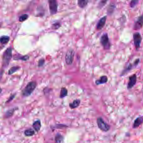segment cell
Segmentation results:
<instances>
[{
    "mask_svg": "<svg viewBox=\"0 0 143 143\" xmlns=\"http://www.w3.org/2000/svg\"><path fill=\"white\" fill-rule=\"evenodd\" d=\"M37 87V83L35 81H31L28 83L25 88L22 90V95L24 96H29L34 92Z\"/></svg>",
    "mask_w": 143,
    "mask_h": 143,
    "instance_id": "cell-1",
    "label": "cell"
},
{
    "mask_svg": "<svg viewBox=\"0 0 143 143\" xmlns=\"http://www.w3.org/2000/svg\"><path fill=\"white\" fill-rule=\"evenodd\" d=\"M11 58H12V48L11 47H9L4 51V53L3 54V67L6 68L8 66Z\"/></svg>",
    "mask_w": 143,
    "mask_h": 143,
    "instance_id": "cell-2",
    "label": "cell"
},
{
    "mask_svg": "<svg viewBox=\"0 0 143 143\" xmlns=\"http://www.w3.org/2000/svg\"><path fill=\"white\" fill-rule=\"evenodd\" d=\"M100 43L105 50L110 49L111 43L107 33H105L102 35L100 39Z\"/></svg>",
    "mask_w": 143,
    "mask_h": 143,
    "instance_id": "cell-3",
    "label": "cell"
},
{
    "mask_svg": "<svg viewBox=\"0 0 143 143\" xmlns=\"http://www.w3.org/2000/svg\"><path fill=\"white\" fill-rule=\"evenodd\" d=\"M98 127L103 132H107L110 129V125L105 122L102 117L98 118L96 120Z\"/></svg>",
    "mask_w": 143,
    "mask_h": 143,
    "instance_id": "cell-4",
    "label": "cell"
},
{
    "mask_svg": "<svg viewBox=\"0 0 143 143\" xmlns=\"http://www.w3.org/2000/svg\"><path fill=\"white\" fill-rule=\"evenodd\" d=\"M140 59L137 58L136 60H135V61H134V63H129L128 65H127L125 68L124 69V70L122 71V72H121L120 76H124L127 73H128L129 72H130L132 69H134V68L136 67L137 66L138 64H139L140 62Z\"/></svg>",
    "mask_w": 143,
    "mask_h": 143,
    "instance_id": "cell-5",
    "label": "cell"
},
{
    "mask_svg": "<svg viewBox=\"0 0 143 143\" xmlns=\"http://www.w3.org/2000/svg\"><path fill=\"white\" fill-rule=\"evenodd\" d=\"M133 40L136 49V50H139L140 48L142 41V36L139 32H136L134 33L133 34Z\"/></svg>",
    "mask_w": 143,
    "mask_h": 143,
    "instance_id": "cell-6",
    "label": "cell"
},
{
    "mask_svg": "<svg viewBox=\"0 0 143 143\" xmlns=\"http://www.w3.org/2000/svg\"><path fill=\"white\" fill-rule=\"evenodd\" d=\"M74 54V51L73 49H70L68 50L65 57V61L67 65H70L73 63Z\"/></svg>",
    "mask_w": 143,
    "mask_h": 143,
    "instance_id": "cell-7",
    "label": "cell"
},
{
    "mask_svg": "<svg viewBox=\"0 0 143 143\" xmlns=\"http://www.w3.org/2000/svg\"><path fill=\"white\" fill-rule=\"evenodd\" d=\"M50 13L51 15L56 14L58 11V3L56 0H48Z\"/></svg>",
    "mask_w": 143,
    "mask_h": 143,
    "instance_id": "cell-8",
    "label": "cell"
},
{
    "mask_svg": "<svg viewBox=\"0 0 143 143\" xmlns=\"http://www.w3.org/2000/svg\"><path fill=\"white\" fill-rule=\"evenodd\" d=\"M137 82V76L136 74L131 75L129 77V81L127 85V89L129 90L131 89L136 84Z\"/></svg>",
    "mask_w": 143,
    "mask_h": 143,
    "instance_id": "cell-9",
    "label": "cell"
},
{
    "mask_svg": "<svg viewBox=\"0 0 143 143\" xmlns=\"http://www.w3.org/2000/svg\"><path fill=\"white\" fill-rule=\"evenodd\" d=\"M143 26V14L139 16L134 23V29L136 30H139L142 29Z\"/></svg>",
    "mask_w": 143,
    "mask_h": 143,
    "instance_id": "cell-10",
    "label": "cell"
},
{
    "mask_svg": "<svg viewBox=\"0 0 143 143\" xmlns=\"http://www.w3.org/2000/svg\"><path fill=\"white\" fill-rule=\"evenodd\" d=\"M107 19V16H105L99 19L96 26V29L98 30H100L105 26Z\"/></svg>",
    "mask_w": 143,
    "mask_h": 143,
    "instance_id": "cell-11",
    "label": "cell"
},
{
    "mask_svg": "<svg viewBox=\"0 0 143 143\" xmlns=\"http://www.w3.org/2000/svg\"><path fill=\"white\" fill-rule=\"evenodd\" d=\"M143 123V116L138 117L135 119L133 125V128L135 129L137 128Z\"/></svg>",
    "mask_w": 143,
    "mask_h": 143,
    "instance_id": "cell-12",
    "label": "cell"
},
{
    "mask_svg": "<svg viewBox=\"0 0 143 143\" xmlns=\"http://www.w3.org/2000/svg\"><path fill=\"white\" fill-rule=\"evenodd\" d=\"M108 81V78L107 76H102L100 78L95 81V84L96 85H99L101 84H105Z\"/></svg>",
    "mask_w": 143,
    "mask_h": 143,
    "instance_id": "cell-13",
    "label": "cell"
},
{
    "mask_svg": "<svg viewBox=\"0 0 143 143\" xmlns=\"http://www.w3.org/2000/svg\"><path fill=\"white\" fill-rule=\"evenodd\" d=\"M116 9V5L113 3H110L107 9V14L108 15H111L114 12Z\"/></svg>",
    "mask_w": 143,
    "mask_h": 143,
    "instance_id": "cell-14",
    "label": "cell"
},
{
    "mask_svg": "<svg viewBox=\"0 0 143 143\" xmlns=\"http://www.w3.org/2000/svg\"><path fill=\"white\" fill-rule=\"evenodd\" d=\"M33 127L34 128V129L37 131L38 132L40 131V128L41 127V123L40 120H37L36 121H34L33 122V125H32Z\"/></svg>",
    "mask_w": 143,
    "mask_h": 143,
    "instance_id": "cell-15",
    "label": "cell"
},
{
    "mask_svg": "<svg viewBox=\"0 0 143 143\" xmlns=\"http://www.w3.org/2000/svg\"><path fill=\"white\" fill-rule=\"evenodd\" d=\"M89 0H78V5L81 8H84L87 5Z\"/></svg>",
    "mask_w": 143,
    "mask_h": 143,
    "instance_id": "cell-16",
    "label": "cell"
},
{
    "mask_svg": "<svg viewBox=\"0 0 143 143\" xmlns=\"http://www.w3.org/2000/svg\"><path fill=\"white\" fill-rule=\"evenodd\" d=\"M80 102H81V100L80 99H76L73 101L72 103H70L69 104V106L71 109H75L79 106Z\"/></svg>",
    "mask_w": 143,
    "mask_h": 143,
    "instance_id": "cell-17",
    "label": "cell"
},
{
    "mask_svg": "<svg viewBox=\"0 0 143 143\" xmlns=\"http://www.w3.org/2000/svg\"><path fill=\"white\" fill-rule=\"evenodd\" d=\"M10 40V37L7 36H2L0 37L1 44L5 45L7 44Z\"/></svg>",
    "mask_w": 143,
    "mask_h": 143,
    "instance_id": "cell-18",
    "label": "cell"
},
{
    "mask_svg": "<svg viewBox=\"0 0 143 143\" xmlns=\"http://www.w3.org/2000/svg\"><path fill=\"white\" fill-rule=\"evenodd\" d=\"M17 108H13V109H11L9 110H8L6 113H5V117L7 118H9V117H11L13 116V115L14 114V112L17 110Z\"/></svg>",
    "mask_w": 143,
    "mask_h": 143,
    "instance_id": "cell-19",
    "label": "cell"
},
{
    "mask_svg": "<svg viewBox=\"0 0 143 143\" xmlns=\"http://www.w3.org/2000/svg\"><path fill=\"white\" fill-rule=\"evenodd\" d=\"M68 95V90L66 88H62L61 90L60 97L61 98L65 97Z\"/></svg>",
    "mask_w": 143,
    "mask_h": 143,
    "instance_id": "cell-20",
    "label": "cell"
},
{
    "mask_svg": "<svg viewBox=\"0 0 143 143\" xmlns=\"http://www.w3.org/2000/svg\"><path fill=\"white\" fill-rule=\"evenodd\" d=\"M34 131L32 129H26L24 131V135L26 136H32L34 135Z\"/></svg>",
    "mask_w": 143,
    "mask_h": 143,
    "instance_id": "cell-21",
    "label": "cell"
},
{
    "mask_svg": "<svg viewBox=\"0 0 143 143\" xmlns=\"http://www.w3.org/2000/svg\"><path fill=\"white\" fill-rule=\"evenodd\" d=\"M20 67L19 66H13L8 71V75L12 74L13 73H15L16 72L19 70Z\"/></svg>",
    "mask_w": 143,
    "mask_h": 143,
    "instance_id": "cell-22",
    "label": "cell"
},
{
    "mask_svg": "<svg viewBox=\"0 0 143 143\" xmlns=\"http://www.w3.org/2000/svg\"><path fill=\"white\" fill-rule=\"evenodd\" d=\"M108 0H100L98 5V8L101 9L105 6Z\"/></svg>",
    "mask_w": 143,
    "mask_h": 143,
    "instance_id": "cell-23",
    "label": "cell"
},
{
    "mask_svg": "<svg viewBox=\"0 0 143 143\" xmlns=\"http://www.w3.org/2000/svg\"><path fill=\"white\" fill-rule=\"evenodd\" d=\"M63 137L60 134H57L55 137V141L56 142H63Z\"/></svg>",
    "mask_w": 143,
    "mask_h": 143,
    "instance_id": "cell-24",
    "label": "cell"
},
{
    "mask_svg": "<svg viewBox=\"0 0 143 143\" xmlns=\"http://www.w3.org/2000/svg\"><path fill=\"white\" fill-rule=\"evenodd\" d=\"M29 57L27 55L21 56H17V57L14 58L15 60H20L23 61H26L29 60Z\"/></svg>",
    "mask_w": 143,
    "mask_h": 143,
    "instance_id": "cell-25",
    "label": "cell"
},
{
    "mask_svg": "<svg viewBox=\"0 0 143 143\" xmlns=\"http://www.w3.org/2000/svg\"><path fill=\"white\" fill-rule=\"evenodd\" d=\"M139 1V0H131L130 3V7L131 8H135V6L137 5Z\"/></svg>",
    "mask_w": 143,
    "mask_h": 143,
    "instance_id": "cell-26",
    "label": "cell"
},
{
    "mask_svg": "<svg viewBox=\"0 0 143 143\" xmlns=\"http://www.w3.org/2000/svg\"><path fill=\"white\" fill-rule=\"evenodd\" d=\"M29 17V16L27 14H24L19 17V21L21 22L26 20Z\"/></svg>",
    "mask_w": 143,
    "mask_h": 143,
    "instance_id": "cell-27",
    "label": "cell"
},
{
    "mask_svg": "<svg viewBox=\"0 0 143 143\" xmlns=\"http://www.w3.org/2000/svg\"><path fill=\"white\" fill-rule=\"evenodd\" d=\"M45 60L44 59H40L39 60L38 62V66L39 67H41L44 65L45 63Z\"/></svg>",
    "mask_w": 143,
    "mask_h": 143,
    "instance_id": "cell-28",
    "label": "cell"
},
{
    "mask_svg": "<svg viewBox=\"0 0 143 143\" xmlns=\"http://www.w3.org/2000/svg\"><path fill=\"white\" fill-rule=\"evenodd\" d=\"M54 29H57L59 28V27L61 25H60V24L58 23H57L56 24H54L53 25Z\"/></svg>",
    "mask_w": 143,
    "mask_h": 143,
    "instance_id": "cell-29",
    "label": "cell"
},
{
    "mask_svg": "<svg viewBox=\"0 0 143 143\" xmlns=\"http://www.w3.org/2000/svg\"><path fill=\"white\" fill-rule=\"evenodd\" d=\"M15 96V95H12V96H10L9 98V99H8V101H7V102H10V101H11L14 99V98Z\"/></svg>",
    "mask_w": 143,
    "mask_h": 143,
    "instance_id": "cell-30",
    "label": "cell"
},
{
    "mask_svg": "<svg viewBox=\"0 0 143 143\" xmlns=\"http://www.w3.org/2000/svg\"><path fill=\"white\" fill-rule=\"evenodd\" d=\"M142 94H143V87H142Z\"/></svg>",
    "mask_w": 143,
    "mask_h": 143,
    "instance_id": "cell-31",
    "label": "cell"
}]
</instances>
